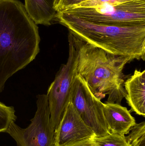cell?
Segmentation results:
<instances>
[{
    "label": "cell",
    "instance_id": "cell-1",
    "mask_svg": "<svg viewBox=\"0 0 145 146\" xmlns=\"http://www.w3.org/2000/svg\"><path fill=\"white\" fill-rule=\"evenodd\" d=\"M38 27L18 0H0V93L40 51Z\"/></svg>",
    "mask_w": 145,
    "mask_h": 146
},
{
    "label": "cell",
    "instance_id": "cell-2",
    "mask_svg": "<svg viewBox=\"0 0 145 146\" xmlns=\"http://www.w3.org/2000/svg\"><path fill=\"white\" fill-rule=\"evenodd\" d=\"M77 51L76 73L87 83L99 99L108 95L106 102L121 104L126 96L123 70L129 57L108 53L82 40L69 31Z\"/></svg>",
    "mask_w": 145,
    "mask_h": 146
},
{
    "label": "cell",
    "instance_id": "cell-3",
    "mask_svg": "<svg viewBox=\"0 0 145 146\" xmlns=\"http://www.w3.org/2000/svg\"><path fill=\"white\" fill-rule=\"evenodd\" d=\"M55 20L82 40L108 53L145 61V25H98L60 13Z\"/></svg>",
    "mask_w": 145,
    "mask_h": 146
},
{
    "label": "cell",
    "instance_id": "cell-4",
    "mask_svg": "<svg viewBox=\"0 0 145 146\" xmlns=\"http://www.w3.org/2000/svg\"><path fill=\"white\" fill-rule=\"evenodd\" d=\"M58 13L98 25L120 27L145 25V0L93 7H70Z\"/></svg>",
    "mask_w": 145,
    "mask_h": 146
},
{
    "label": "cell",
    "instance_id": "cell-5",
    "mask_svg": "<svg viewBox=\"0 0 145 146\" xmlns=\"http://www.w3.org/2000/svg\"><path fill=\"white\" fill-rule=\"evenodd\" d=\"M37 106L35 116L27 128H20L13 121L6 132L15 140L17 146H55V130L51 124L46 94L37 95Z\"/></svg>",
    "mask_w": 145,
    "mask_h": 146
},
{
    "label": "cell",
    "instance_id": "cell-6",
    "mask_svg": "<svg viewBox=\"0 0 145 146\" xmlns=\"http://www.w3.org/2000/svg\"><path fill=\"white\" fill-rule=\"evenodd\" d=\"M70 102L95 137L110 133L104 116V103L95 97L85 80L76 73L72 82Z\"/></svg>",
    "mask_w": 145,
    "mask_h": 146
},
{
    "label": "cell",
    "instance_id": "cell-7",
    "mask_svg": "<svg viewBox=\"0 0 145 146\" xmlns=\"http://www.w3.org/2000/svg\"><path fill=\"white\" fill-rule=\"evenodd\" d=\"M68 37L69 56L67 62L60 67L46 94L50 109V121L54 130L70 102L72 82L76 74V50L70 37L68 36Z\"/></svg>",
    "mask_w": 145,
    "mask_h": 146
},
{
    "label": "cell",
    "instance_id": "cell-8",
    "mask_svg": "<svg viewBox=\"0 0 145 146\" xmlns=\"http://www.w3.org/2000/svg\"><path fill=\"white\" fill-rule=\"evenodd\" d=\"M94 133L85 124L71 102L54 132L55 146L93 138Z\"/></svg>",
    "mask_w": 145,
    "mask_h": 146
},
{
    "label": "cell",
    "instance_id": "cell-9",
    "mask_svg": "<svg viewBox=\"0 0 145 146\" xmlns=\"http://www.w3.org/2000/svg\"><path fill=\"white\" fill-rule=\"evenodd\" d=\"M103 111L110 133L125 135L136 123L130 111L119 104L106 102Z\"/></svg>",
    "mask_w": 145,
    "mask_h": 146
},
{
    "label": "cell",
    "instance_id": "cell-10",
    "mask_svg": "<svg viewBox=\"0 0 145 146\" xmlns=\"http://www.w3.org/2000/svg\"><path fill=\"white\" fill-rule=\"evenodd\" d=\"M125 97L131 110L145 117V71H135L124 82Z\"/></svg>",
    "mask_w": 145,
    "mask_h": 146
},
{
    "label": "cell",
    "instance_id": "cell-11",
    "mask_svg": "<svg viewBox=\"0 0 145 146\" xmlns=\"http://www.w3.org/2000/svg\"><path fill=\"white\" fill-rule=\"evenodd\" d=\"M55 0H25L24 7L36 25L49 26L56 19Z\"/></svg>",
    "mask_w": 145,
    "mask_h": 146
},
{
    "label": "cell",
    "instance_id": "cell-12",
    "mask_svg": "<svg viewBox=\"0 0 145 146\" xmlns=\"http://www.w3.org/2000/svg\"><path fill=\"white\" fill-rule=\"evenodd\" d=\"M126 136L128 144L130 146H145V122L136 123L132 127Z\"/></svg>",
    "mask_w": 145,
    "mask_h": 146
},
{
    "label": "cell",
    "instance_id": "cell-13",
    "mask_svg": "<svg viewBox=\"0 0 145 146\" xmlns=\"http://www.w3.org/2000/svg\"><path fill=\"white\" fill-rule=\"evenodd\" d=\"M97 146H130L125 135L110 133L104 136L94 137Z\"/></svg>",
    "mask_w": 145,
    "mask_h": 146
},
{
    "label": "cell",
    "instance_id": "cell-14",
    "mask_svg": "<svg viewBox=\"0 0 145 146\" xmlns=\"http://www.w3.org/2000/svg\"><path fill=\"white\" fill-rule=\"evenodd\" d=\"M16 118L13 107L0 102V133H6L11 123L15 122Z\"/></svg>",
    "mask_w": 145,
    "mask_h": 146
},
{
    "label": "cell",
    "instance_id": "cell-15",
    "mask_svg": "<svg viewBox=\"0 0 145 146\" xmlns=\"http://www.w3.org/2000/svg\"><path fill=\"white\" fill-rule=\"evenodd\" d=\"M132 1L134 0H88L75 7H93L105 4L115 5Z\"/></svg>",
    "mask_w": 145,
    "mask_h": 146
},
{
    "label": "cell",
    "instance_id": "cell-16",
    "mask_svg": "<svg viewBox=\"0 0 145 146\" xmlns=\"http://www.w3.org/2000/svg\"><path fill=\"white\" fill-rule=\"evenodd\" d=\"M88 0H55L54 8L57 13L61 12L65 9L75 7Z\"/></svg>",
    "mask_w": 145,
    "mask_h": 146
},
{
    "label": "cell",
    "instance_id": "cell-17",
    "mask_svg": "<svg viewBox=\"0 0 145 146\" xmlns=\"http://www.w3.org/2000/svg\"><path fill=\"white\" fill-rule=\"evenodd\" d=\"M93 138L94 137H93L75 142H71L62 146H97Z\"/></svg>",
    "mask_w": 145,
    "mask_h": 146
}]
</instances>
